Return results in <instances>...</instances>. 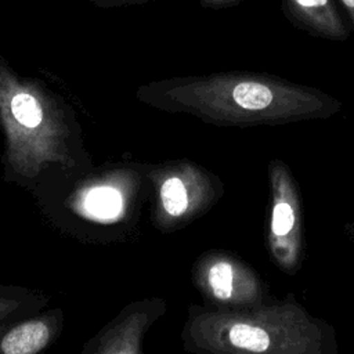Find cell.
Masks as SVG:
<instances>
[{
	"label": "cell",
	"mask_w": 354,
	"mask_h": 354,
	"mask_svg": "<svg viewBox=\"0 0 354 354\" xmlns=\"http://www.w3.org/2000/svg\"><path fill=\"white\" fill-rule=\"evenodd\" d=\"M136 98L159 111L188 113L224 127L326 120L343 108L339 98L318 87L254 71L159 79L137 87Z\"/></svg>",
	"instance_id": "1"
},
{
	"label": "cell",
	"mask_w": 354,
	"mask_h": 354,
	"mask_svg": "<svg viewBox=\"0 0 354 354\" xmlns=\"http://www.w3.org/2000/svg\"><path fill=\"white\" fill-rule=\"evenodd\" d=\"M189 347L199 354H337L336 330L293 293L246 308H192Z\"/></svg>",
	"instance_id": "2"
},
{
	"label": "cell",
	"mask_w": 354,
	"mask_h": 354,
	"mask_svg": "<svg viewBox=\"0 0 354 354\" xmlns=\"http://www.w3.org/2000/svg\"><path fill=\"white\" fill-rule=\"evenodd\" d=\"M0 124L4 159L25 177L48 165L73 166L80 153V127L73 109L40 79L19 75L0 57Z\"/></svg>",
	"instance_id": "3"
},
{
	"label": "cell",
	"mask_w": 354,
	"mask_h": 354,
	"mask_svg": "<svg viewBox=\"0 0 354 354\" xmlns=\"http://www.w3.org/2000/svg\"><path fill=\"white\" fill-rule=\"evenodd\" d=\"M270 214L264 243L271 263L283 274L296 275L304 260L303 202L299 184L282 159L267 166Z\"/></svg>",
	"instance_id": "4"
},
{
	"label": "cell",
	"mask_w": 354,
	"mask_h": 354,
	"mask_svg": "<svg viewBox=\"0 0 354 354\" xmlns=\"http://www.w3.org/2000/svg\"><path fill=\"white\" fill-rule=\"evenodd\" d=\"M195 282L216 308H246L272 297L267 281L227 252L203 254L195 267Z\"/></svg>",
	"instance_id": "5"
},
{
	"label": "cell",
	"mask_w": 354,
	"mask_h": 354,
	"mask_svg": "<svg viewBox=\"0 0 354 354\" xmlns=\"http://www.w3.org/2000/svg\"><path fill=\"white\" fill-rule=\"evenodd\" d=\"M159 217L165 224H181L209 210L223 195L221 181L189 163L178 162L155 173Z\"/></svg>",
	"instance_id": "6"
},
{
	"label": "cell",
	"mask_w": 354,
	"mask_h": 354,
	"mask_svg": "<svg viewBox=\"0 0 354 354\" xmlns=\"http://www.w3.org/2000/svg\"><path fill=\"white\" fill-rule=\"evenodd\" d=\"M281 10L292 26L318 39L346 41L353 32L336 0H281Z\"/></svg>",
	"instance_id": "7"
},
{
	"label": "cell",
	"mask_w": 354,
	"mask_h": 354,
	"mask_svg": "<svg viewBox=\"0 0 354 354\" xmlns=\"http://www.w3.org/2000/svg\"><path fill=\"white\" fill-rule=\"evenodd\" d=\"M75 205L86 218L98 223H113L124 214L127 195L115 180H98L77 194Z\"/></svg>",
	"instance_id": "8"
},
{
	"label": "cell",
	"mask_w": 354,
	"mask_h": 354,
	"mask_svg": "<svg viewBox=\"0 0 354 354\" xmlns=\"http://www.w3.org/2000/svg\"><path fill=\"white\" fill-rule=\"evenodd\" d=\"M50 339L51 329L46 321H25L3 336L0 354H37L48 344Z\"/></svg>",
	"instance_id": "9"
},
{
	"label": "cell",
	"mask_w": 354,
	"mask_h": 354,
	"mask_svg": "<svg viewBox=\"0 0 354 354\" xmlns=\"http://www.w3.org/2000/svg\"><path fill=\"white\" fill-rule=\"evenodd\" d=\"M144 322L129 318L111 328L95 347L94 354H138V340L144 330Z\"/></svg>",
	"instance_id": "10"
},
{
	"label": "cell",
	"mask_w": 354,
	"mask_h": 354,
	"mask_svg": "<svg viewBox=\"0 0 354 354\" xmlns=\"http://www.w3.org/2000/svg\"><path fill=\"white\" fill-rule=\"evenodd\" d=\"M346 15H347V19L350 22V26H351V30L354 32V0H339Z\"/></svg>",
	"instance_id": "11"
},
{
	"label": "cell",
	"mask_w": 354,
	"mask_h": 354,
	"mask_svg": "<svg viewBox=\"0 0 354 354\" xmlns=\"http://www.w3.org/2000/svg\"><path fill=\"white\" fill-rule=\"evenodd\" d=\"M342 231H343V234H344V238L354 246V223H346V224H343Z\"/></svg>",
	"instance_id": "12"
}]
</instances>
